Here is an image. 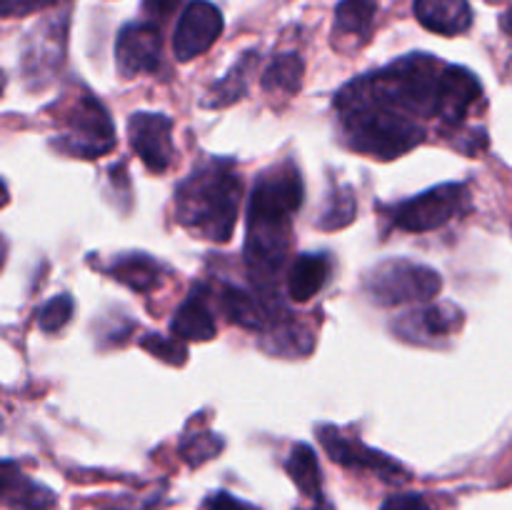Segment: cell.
<instances>
[{"instance_id":"6da1fadb","label":"cell","mask_w":512,"mask_h":510,"mask_svg":"<svg viewBox=\"0 0 512 510\" xmlns=\"http://www.w3.org/2000/svg\"><path fill=\"white\" fill-rule=\"evenodd\" d=\"M448 65L428 53H410L383 70L363 75L345 85L335 98L338 108L348 105H385L405 115L435 118L440 115V90Z\"/></svg>"},{"instance_id":"7a4b0ae2","label":"cell","mask_w":512,"mask_h":510,"mask_svg":"<svg viewBox=\"0 0 512 510\" xmlns=\"http://www.w3.org/2000/svg\"><path fill=\"white\" fill-rule=\"evenodd\" d=\"M240 175L230 160H210L180 183L175 218L190 233L225 243L233 235L240 208Z\"/></svg>"},{"instance_id":"3957f363","label":"cell","mask_w":512,"mask_h":510,"mask_svg":"<svg viewBox=\"0 0 512 510\" xmlns=\"http://www.w3.org/2000/svg\"><path fill=\"white\" fill-rule=\"evenodd\" d=\"M338 110L343 118L345 143L370 158L393 160L410 153L425 138L423 125L413 115L385 108V105L363 103Z\"/></svg>"},{"instance_id":"277c9868","label":"cell","mask_w":512,"mask_h":510,"mask_svg":"<svg viewBox=\"0 0 512 510\" xmlns=\"http://www.w3.org/2000/svg\"><path fill=\"white\" fill-rule=\"evenodd\" d=\"M303 195V175L295 168L293 160L273 165L255 180L248 203V225L290 228V218L303 205Z\"/></svg>"},{"instance_id":"5b68a950","label":"cell","mask_w":512,"mask_h":510,"mask_svg":"<svg viewBox=\"0 0 512 510\" xmlns=\"http://www.w3.org/2000/svg\"><path fill=\"white\" fill-rule=\"evenodd\" d=\"M443 288V278L428 265L413 263L405 258H393L370 270L365 278V290L378 305L428 303Z\"/></svg>"},{"instance_id":"8992f818","label":"cell","mask_w":512,"mask_h":510,"mask_svg":"<svg viewBox=\"0 0 512 510\" xmlns=\"http://www.w3.org/2000/svg\"><path fill=\"white\" fill-rule=\"evenodd\" d=\"M63 135L55 140L63 153L75 158H100L115 148V128L108 110L90 93L78 95L60 115Z\"/></svg>"},{"instance_id":"52a82bcc","label":"cell","mask_w":512,"mask_h":510,"mask_svg":"<svg viewBox=\"0 0 512 510\" xmlns=\"http://www.w3.org/2000/svg\"><path fill=\"white\" fill-rule=\"evenodd\" d=\"M470 193L463 183H445L390 208V220L408 233H428L465 213Z\"/></svg>"},{"instance_id":"ba28073f","label":"cell","mask_w":512,"mask_h":510,"mask_svg":"<svg viewBox=\"0 0 512 510\" xmlns=\"http://www.w3.org/2000/svg\"><path fill=\"white\" fill-rule=\"evenodd\" d=\"M318 438L323 443L325 453L330 455V460L335 463L345 465V468L353 470H370V473L380 475L388 483H403L408 480V470L398 463V460L388 458L380 450L368 448L360 440L348 438L343 430L333 428V425H320L318 428Z\"/></svg>"},{"instance_id":"9c48e42d","label":"cell","mask_w":512,"mask_h":510,"mask_svg":"<svg viewBox=\"0 0 512 510\" xmlns=\"http://www.w3.org/2000/svg\"><path fill=\"white\" fill-rule=\"evenodd\" d=\"M163 63V33L158 23L140 20L120 28L115 40V65L123 78L158 73Z\"/></svg>"},{"instance_id":"30bf717a","label":"cell","mask_w":512,"mask_h":510,"mask_svg":"<svg viewBox=\"0 0 512 510\" xmlns=\"http://www.w3.org/2000/svg\"><path fill=\"white\" fill-rule=\"evenodd\" d=\"M223 13L210 0H190L180 13L173 35V53L180 63L198 58L213 48L223 33Z\"/></svg>"},{"instance_id":"8fae6325","label":"cell","mask_w":512,"mask_h":510,"mask_svg":"<svg viewBox=\"0 0 512 510\" xmlns=\"http://www.w3.org/2000/svg\"><path fill=\"white\" fill-rule=\"evenodd\" d=\"M173 120L163 113H133L128 120V140L143 165L165 173L173 163Z\"/></svg>"},{"instance_id":"7c38bea8","label":"cell","mask_w":512,"mask_h":510,"mask_svg":"<svg viewBox=\"0 0 512 510\" xmlns=\"http://www.w3.org/2000/svg\"><path fill=\"white\" fill-rule=\"evenodd\" d=\"M220 308L228 315L230 323H238L250 330H273L275 325L290 318L288 310H283L280 300H275L270 293H250V290L228 285L220 295Z\"/></svg>"},{"instance_id":"4fadbf2b","label":"cell","mask_w":512,"mask_h":510,"mask_svg":"<svg viewBox=\"0 0 512 510\" xmlns=\"http://www.w3.org/2000/svg\"><path fill=\"white\" fill-rule=\"evenodd\" d=\"M65 18L43 20L38 28L30 33L23 53V73L25 78L45 80L60 68L65 53Z\"/></svg>"},{"instance_id":"5bb4252c","label":"cell","mask_w":512,"mask_h":510,"mask_svg":"<svg viewBox=\"0 0 512 510\" xmlns=\"http://www.w3.org/2000/svg\"><path fill=\"white\" fill-rule=\"evenodd\" d=\"M58 498L50 488L23 473L13 460H0V505L8 510H53Z\"/></svg>"},{"instance_id":"9a60e30c","label":"cell","mask_w":512,"mask_h":510,"mask_svg":"<svg viewBox=\"0 0 512 510\" xmlns=\"http://www.w3.org/2000/svg\"><path fill=\"white\" fill-rule=\"evenodd\" d=\"M480 95H483V85L468 68L448 65L443 90H440V118H443V123L448 128H460L465 115L480 100Z\"/></svg>"},{"instance_id":"2e32d148","label":"cell","mask_w":512,"mask_h":510,"mask_svg":"<svg viewBox=\"0 0 512 510\" xmlns=\"http://www.w3.org/2000/svg\"><path fill=\"white\" fill-rule=\"evenodd\" d=\"M413 13L423 28L438 35H460L473 25L468 0H413Z\"/></svg>"},{"instance_id":"e0dca14e","label":"cell","mask_w":512,"mask_h":510,"mask_svg":"<svg viewBox=\"0 0 512 510\" xmlns=\"http://www.w3.org/2000/svg\"><path fill=\"white\" fill-rule=\"evenodd\" d=\"M173 338L178 340H210L215 338V318L213 310L208 303V288L205 285H195L190 290L188 298L183 300V305L175 313L173 323Z\"/></svg>"},{"instance_id":"ac0fdd59","label":"cell","mask_w":512,"mask_h":510,"mask_svg":"<svg viewBox=\"0 0 512 510\" xmlns=\"http://www.w3.org/2000/svg\"><path fill=\"white\" fill-rule=\"evenodd\" d=\"M460 320H463L460 310L450 308V305H428L420 313L405 315L403 323L395 325V330L413 343H425V340L445 338V335L455 333Z\"/></svg>"},{"instance_id":"d6986e66","label":"cell","mask_w":512,"mask_h":510,"mask_svg":"<svg viewBox=\"0 0 512 510\" xmlns=\"http://www.w3.org/2000/svg\"><path fill=\"white\" fill-rule=\"evenodd\" d=\"M330 275V258L325 253L298 255L288 275V295L295 303H305L323 290Z\"/></svg>"},{"instance_id":"ffe728a7","label":"cell","mask_w":512,"mask_h":510,"mask_svg":"<svg viewBox=\"0 0 512 510\" xmlns=\"http://www.w3.org/2000/svg\"><path fill=\"white\" fill-rule=\"evenodd\" d=\"M108 273L118 283L128 285L130 290L138 293H153L163 280V268L155 258L145 253H123L108 265Z\"/></svg>"},{"instance_id":"44dd1931","label":"cell","mask_w":512,"mask_h":510,"mask_svg":"<svg viewBox=\"0 0 512 510\" xmlns=\"http://www.w3.org/2000/svg\"><path fill=\"white\" fill-rule=\"evenodd\" d=\"M378 0H340L335 8V38H348L365 43L373 33Z\"/></svg>"},{"instance_id":"7402d4cb","label":"cell","mask_w":512,"mask_h":510,"mask_svg":"<svg viewBox=\"0 0 512 510\" xmlns=\"http://www.w3.org/2000/svg\"><path fill=\"white\" fill-rule=\"evenodd\" d=\"M255 65H258V53H255V50L243 53V58L230 68V73L208 90V98L203 100L205 108H228L235 100L243 98Z\"/></svg>"},{"instance_id":"603a6c76","label":"cell","mask_w":512,"mask_h":510,"mask_svg":"<svg viewBox=\"0 0 512 510\" xmlns=\"http://www.w3.org/2000/svg\"><path fill=\"white\" fill-rule=\"evenodd\" d=\"M290 480L298 485L300 493L310 500H323V475H320L318 458H315L313 448L305 443L295 445L293 453H290L288 463H285Z\"/></svg>"},{"instance_id":"cb8c5ba5","label":"cell","mask_w":512,"mask_h":510,"mask_svg":"<svg viewBox=\"0 0 512 510\" xmlns=\"http://www.w3.org/2000/svg\"><path fill=\"white\" fill-rule=\"evenodd\" d=\"M305 63L298 53H280L270 60L263 73V88L268 93L295 95L303 85Z\"/></svg>"},{"instance_id":"d4e9b609","label":"cell","mask_w":512,"mask_h":510,"mask_svg":"<svg viewBox=\"0 0 512 510\" xmlns=\"http://www.w3.org/2000/svg\"><path fill=\"white\" fill-rule=\"evenodd\" d=\"M358 213V205H355V195L350 188H338L328 195V203H325L323 213H320L318 228L320 230H340L345 225H350Z\"/></svg>"},{"instance_id":"484cf974","label":"cell","mask_w":512,"mask_h":510,"mask_svg":"<svg viewBox=\"0 0 512 510\" xmlns=\"http://www.w3.org/2000/svg\"><path fill=\"white\" fill-rule=\"evenodd\" d=\"M223 450V440L218 435L208 433V430H198V433H188L180 443V455L188 465H200L205 460L215 458Z\"/></svg>"},{"instance_id":"4316f807","label":"cell","mask_w":512,"mask_h":510,"mask_svg":"<svg viewBox=\"0 0 512 510\" xmlns=\"http://www.w3.org/2000/svg\"><path fill=\"white\" fill-rule=\"evenodd\" d=\"M73 308L75 305L70 295H55L53 300H48L38 310L40 330H45V333H58V330H63L70 323V318H73Z\"/></svg>"},{"instance_id":"83f0119b","label":"cell","mask_w":512,"mask_h":510,"mask_svg":"<svg viewBox=\"0 0 512 510\" xmlns=\"http://www.w3.org/2000/svg\"><path fill=\"white\" fill-rule=\"evenodd\" d=\"M145 350L150 355H155L158 360L168 365H185L188 360V348H185L183 340L168 338V335H148V338L140 340Z\"/></svg>"},{"instance_id":"f1b7e54d","label":"cell","mask_w":512,"mask_h":510,"mask_svg":"<svg viewBox=\"0 0 512 510\" xmlns=\"http://www.w3.org/2000/svg\"><path fill=\"white\" fill-rule=\"evenodd\" d=\"M58 0H0V15L3 18H25L30 13L50 8Z\"/></svg>"},{"instance_id":"f546056e","label":"cell","mask_w":512,"mask_h":510,"mask_svg":"<svg viewBox=\"0 0 512 510\" xmlns=\"http://www.w3.org/2000/svg\"><path fill=\"white\" fill-rule=\"evenodd\" d=\"M183 3L185 0H143V13L150 23H158V20H168Z\"/></svg>"},{"instance_id":"4dcf8cb0","label":"cell","mask_w":512,"mask_h":510,"mask_svg":"<svg viewBox=\"0 0 512 510\" xmlns=\"http://www.w3.org/2000/svg\"><path fill=\"white\" fill-rule=\"evenodd\" d=\"M380 510H433V505L423 498V495L415 493H403V495H393L383 503Z\"/></svg>"},{"instance_id":"1f68e13d","label":"cell","mask_w":512,"mask_h":510,"mask_svg":"<svg viewBox=\"0 0 512 510\" xmlns=\"http://www.w3.org/2000/svg\"><path fill=\"white\" fill-rule=\"evenodd\" d=\"M205 510H258V508L233 498V495L225 493V490H220V493H213L208 500H205Z\"/></svg>"},{"instance_id":"d6a6232c","label":"cell","mask_w":512,"mask_h":510,"mask_svg":"<svg viewBox=\"0 0 512 510\" xmlns=\"http://www.w3.org/2000/svg\"><path fill=\"white\" fill-rule=\"evenodd\" d=\"M8 203V188H5V183L0 180V205Z\"/></svg>"},{"instance_id":"836d02e7","label":"cell","mask_w":512,"mask_h":510,"mask_svg":"<svg viewBox=\"0 0 512 510\" xmlns=\"http://www.w3.org/2000/svg\"><path fill=\"white\" fill-rule=\"evenodd\" d=\"M5 253H8V248H5V240L0 238V268H3V263H5Z\"/></svg>"},{"instance_id":"e575fe53","label":"cell","mask_w":512,"mask_h":510,"mask_svg":"<svg viewBox=\"0 0 512 510\" xmlns=\"http://www.w3.org/2000/svg\"><path fill=\"white\" fill-rule=\"evenodd\" d=\"M503 28L508 30V33H512V10H510V13L505 15V18H503Z\"/></svg>"},{"instance_id":"d590c367","label":"cell","mask_w":512,"mask_h":510,"mask_svg":"<svg viewBox=\"0 0 512 510\" xmlns=\"http://www.w3.org/2000/svg\"><path fill=\"white\" fill-rule=\"evenodd\" d=\"M3 88H5V75L3 70H0V95H3Z\"/></svg>"},{"instance_id":"8d00e7d4","label":"cell","mask_w":512,"mask_h":510,"mask_svg":"<svg viewBox=\"0 0 512 510\" xmlns=\"http://www.w3.org/2000/svg\"><path fill=\"white\" fill-rule=\"evenodd\" d=\"M0 428H3V420H0Z\"/></svg>"}]
</instances>
